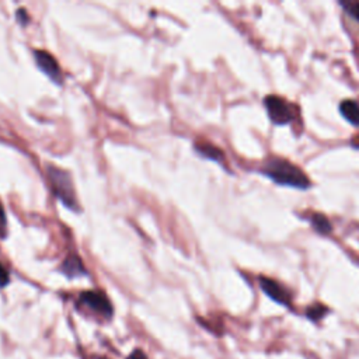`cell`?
Returning <instances> with one entry per match:
<instances>
[{
	"label": "cell",
	"instance_id": "14",
	"mask_svg": "<svg viewBox=\"0 0 359 359\" xmlns=\"http://www.w3.org/2000/svg\"><path fill=\"white\" fill-rule=\"evenodd\" d=\"M6 226H7V219H6V212H4V208L3 205L0 203V234H4V230H6Z\"/></svg>",
	"mask_w": 359,
	"mask_h": 359
},
{
	"label": "cell",
	"instance_id": "3",
	"mask_svg": "<svg viewBox=\"0 0 359 359\" xmlns=\"http://www.w3.org/2000/svg\"><path fill=\"white\" fill-rule=\"evenodd\" d=\"M264 107L268 112L269 121L276 126H285L290 123L294 118L293 105L287 102L283 97L269 94L264 98Z\"/></svg>",
	"mask_w": 359,
	"mask_h": 359
},
{
	"label": "cell",
	"instance_id": "6",
	"mask_svg": "<svg viewBox=\"0 0 359 359\" xmlns=\"http://www.w3.org/2000/svg\"><path fill=\"white\" fill-rule=\"evenodd\" d=\"M34 59L36 62V66L55 83L60 84L62 83V72H60V67H59V63L57 60L50 55L48 53L46 50H41V49H36L34 50Z\"/></svg>",
	"mask_w": 359,
	"mask_h": 359
},
{
	"label": "cell",
	"instance_id": "4",
	"mask_svg": "<svg viewBox=\"0 0 359 359\" xmlns=\"http://www.w3.org/2000/svg\"><path fill=\"white\" fill-rule=\"evenodd\" d=\"M79 303L104 318H109L114 313V307H112L109 299L101 290L81 292L79 296Z\"/></svg>",
	"mask_w": 359,
	"mask_h": 359
},
{
	"label": "cell",
	"instance_id": "16",
	"mask_svg": "<svg viewBox=\"0 0 359 359\" xmlns=\"http://www.w3.org/2000/svg\"><path fill=\"white\" fill-rule=\"evenodd\" d=\"M128 359H149V358L146 356V353H144L142 349H135V351L128 356Z\"/></svg>",
	"mask_w": 359,
	"mask_h": 359
},
{
	"label": "cell",
	"instance_id": "8",
	"mask_svg": "<svg viewBox=\"0 0 359 359\" xmlns=\"http://www.w3.org/2000/svg\"><path fill=\"white\" fill-rule=\"evenodd\" d=\"M339 114L352 126L359 128V104L355 100H342L339 102Z\"/></svg>",
	"mask_w": 359,
	"mask_h": 359
},
{
	"label": "cell",
	"instance_id": "13",
	"mask_svg": "<svg viewBox=\"0 0 359 359\" xmlns=\"http://www.w3.org/2000/svg\"><path fill=\"white\" fill-rule=\"evenodd\" d=\"M10 282V275L8 271L0 264V287H4Z\"/></svg>",
	"mask_w": 359,
	"mask_h": 359
},
{
	"label": "cell",
	"instance_id": "12",
	"mask_svg": "<svg viewBox=\"0 0 359 359\" xmlns=\"http://www.w3.org/2000/svg\"><path fill=\"white\" fill-rule=\"evenodd\" d=\"M325 313H327V307L323 306V304H317V303L307 307V310H306V316L313 321L320 320Z\"/></svg>",
	"mask_w": 359,
	"mask_h": 359
},
{
	"label": "cell",
	"instance_id": "2",
	"mask_svg": "<svg viewBox=\"0 0 359 359\" xmlns=\"http://www.w3.org/2000/svg\"><path fill=\"white\" fill-rule=\"evenodd\" d=\"M46 172H48L49 184H50V188H52L55 196L67 209L77 210L79 202L76 198V191H74V185H73V180H72L70 174L66 170L59 168L56 165H48Z\"/></svg>",
	"mask_w": 359,
	"mask_h": 359
},
{
	"label": "cell",
	"instance_id": "7",
	"mask_svg": "<svg viewBox=\"0 0 359 359\" xmlns=\"http://www.w3.org/2000/svg\"><path fill=\"white\" fill-rule=\"evenodd\" d=\"M60 269H62V272H63L67 278H70V279L79 278V276H84V275L87 273L84 264L81 262V259H80L77 255H69V257L63 261Z\"/></svg>",
	"mask_w": 359,
	"mask_h": 359
},
{
	"label": "cell",
	"instance_id": "1",
	"mask_svg": "<svg viewBox=\"0 0 359 359\" xmlns=\"http://www.w3.org/2000/svg\"><path fill=\"white\" fill-rule=\"evenodd\" d=\"M258 172L280 187H289L300 191H306L311 187V181L307 174L283 157H266L258 168Z\"/></svg>",
	"mask_w": 359,
	"mask_h": 359
},
{
	"label": "cell",
	"instance_id": "11",
	"mask_svg": "<svg viewBox=\"0 0 359 359\" xmlns=\"http://www.w3.org/2000/svg\"><path fill=\"white\" fill-rule=\"evenodd\" d=\"M344 11L359 22V3L358 1H338Z\"/></svg>",
	"mask_w": 359,
	"mask_h": 359
},
{
	"label": "cell",
	"instance_id": "10",
	"mask_svg": "<svg viewBox=\"0 0 359 359\" xmlns=\"http://www.w3.org/2000/svg\"><path fill=\"white\" fill-rule=\"evenodd\" d=\"M195 150L203 157V158H209L212 161L216 163H222L224 158V154L220 149H217L216 146L212 144H195Z\"/></svg>",
	"mask_w": 359,
	"mask_h": 359
},
{
	"label": "cell",
	"instance_id": "5",
	"mask_svg": "<svg viewBox=\"0 0 359 359\" xmlns=\"http://www.w3.org/2000/svg\"><path fill=\"white\" fill-rule=\"evenodd\" d=\"M258 283L259 287L262 289V292L275 303L282 304L285 307H290L292 303V296L290 292L279 282H276L272 278H266V276H259L258 278Z\"/></svg>",
	"mask_w": 359,
	"mask_h": 359
},
{
	"label": "cell",
	"instance_id": "15",
	"mask_svg": "<svg viewBox=\"0 0 359 359\" xmlns=\"http://www.w3.org/2000/svg\"><path fill=\"white\" fill-rule=\"evenodd\" d=\"M17 18H18V21H20V24H27L28 22V20H29V17H28V14L25 13V10L24 8H20L18 11H17Z\"/></svg>",
	"mask_w": 359,
	"mask_h": 359
},
{
	"label": "cell",
	"instance_id": "9",
	"mask_svg": "<svg viewBox=\"0 0 359 359\" xmlns=\"http://www.w3.org/2000/svg\"><path fill=\"white\" fill-rule=\"evenodd\" d=\"M309 222H310V226L314 229V231H317L321 236H328L332 231V224L330 219L320 212L311 213L309 217Z\"/></svg>",
	"mask_w": 359,
	"mask_h": 359
}]
</instances>
